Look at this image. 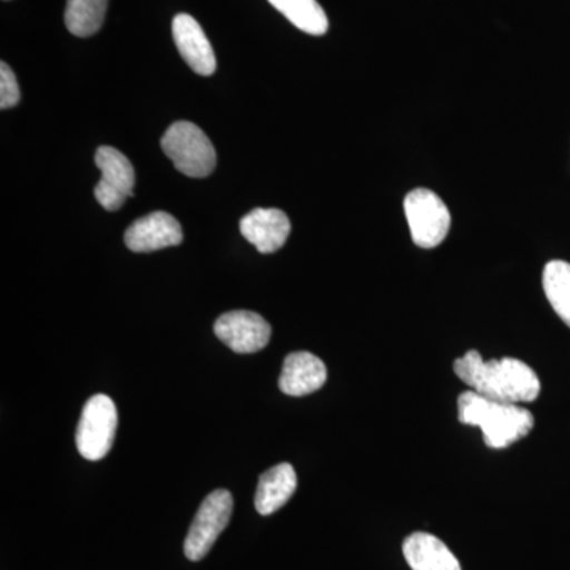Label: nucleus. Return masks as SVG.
I'll return each mask as SVG.
<instances>
[{
    "label": "nucleus",
    "mask_w": 570,
    "mask_h": 570,
    "mask_svg": "<svg viewBox=\"0 0 570 570\" xmlns=\"http://www.w3.org/2000/svg\"><path fill=\"white\" fill-rule=\"evenodd\" d=\"M183 228L171 214L156 212L135 220L124 242L130 250L138 254L154 253L165 247L178 246L183 243Z\"/></svg>",
    "instance_id": "1a4fd4ad"
},
{
    "label": "nucleus",
    "mask_w": 570,
    "mask_h": 570,
    "mask_svg": "<svg viewBox=\"0 0 570 570\" xmlns=\"http://www.w3.org/2000/svg\"><path fill=\"white\" fill-rule=\"evenodd\" d=\"M232 512H234V498L230 491L216 490L206 497L184 542V553L190 561L204 560L220 532L227 528Z\"/></svg>",
    "instance_id": "423d86ee"
},
{
    "label": "nucleus",
    "mask_w": 570,
    "mask_h": 570,
    "mask_svg": "<svg viewBox=\"0 0 570 570\" xmlns=\"http://www.w3.org/2000/svg\"><path fill=\"white\" fill-rule=\"evenodd\" d=\"M20 86H18L17 77L13 70L7 66V62L0 63V108H13L20 102Z\"/></svg>",
    "instance_id": "a211bd4d"
},
{
    "label": "nucleus",
    "mask_w": 570,
    "mask_h": 570,
    "mask_svg": "<svg viewBox=\"0 0 570 570\" xmlns=\"http://www.w3.org/2000/svg\"><path fill=\"white\" fill-rule=\"evenodd\" d=\"M404 213L412 242L423 249H433L444 242L452 224L448 206L433 190H412L404 200Z\"/></svg>",
    "instance_id": "20e7f679"
},
{
    "label": "nucleus",
    "mask_w": 570,
    "mask_h": 570,
    "mask_svg": "<svg viewBox=\"0 0 570 570\" xmlns=\"http://www.w3.org/2000/svg\"><path fill=\"white\" fill-rule=\"evenodd\" d=\"M108 0H67L66 26L77 37L99 32L107 14Z\"/></svg>",
    "instance_id": "f3484780"
},
{
    "label": "nucleus",
    "mask_w": 570,
    "mask_h": 570,
    "mask_svg": "<svg viewBox=\"0 0 570 570\" xmlns=\"http://www.w3.org/2000/svg\"><path fill=\"white\" fill-rule=\"evenodd\" d=\"M174 39L179 55L195 73L209 77L216 71V56L212 43L195 18L187 13L176 14Z\"/></svg>",
    "instance_id": "9b49d317"
},
{
    "label": "nucleus",
    "mask_w": 570,
    "mask_h": 570,
    "mask_svg": "<svg viewBox=\"0 0 570 570\" xmlns=\"http://www.w3.org/2000/svg\"><path fill=\"white\" fill-rule=\"evenodd\" d=\"M542 284L554 313L570 326V264L562 261L549 262L543 269Z\"/></svg>",
    "instance_id": "dca6fc26"
},
{
    "label": "nucleus",
    "mask_w": 570,
    "mask_h": 570,
    "mask_svg": "<svg viewBox=\"0 0 570 570\" xmlns=\"http://www.w3.org/2000/svg\"><path fill=\"white\" fill-rule=\"evenodd\" d=\"M160 145L176 170L189 178H206L216 168V149L212 140L193 122L171 124Z\"/></svg>",
    "instance_id": "7ed1b4c3"
},
{
    "label": "nucleus",
    "mask_w": 570,
    "mask_h": 570,
    "mask_svg": "<svg viewBox=\"0 0 570 570\" xmlns=\"http://www.w3.org/2000/svg\"><path fill=\"white\" fill-rule=\"evenodd\" d=\"M214 333L236 354H255L268 346L272 326L250 311H232L217 318Z\"/></svg>",
    "instance_id": "6e6552de"
},
{
    "label": "nucleus",
    "mask_w": 570,
    "mask_h": 570,
    "mask_svg": "<svg viewBox=\"0 0 570 570\" xmlns=\"http://www.w3.org/2000/svg\"><path fill=\"white\" fill-rule=\"evenodd\" d=\"M456 376L479 395L502 403H532L540 395V381L531 366L504 356L485 362L478 351H469L453 363Z\"/></svg>",
    "instance_id": "f257e3e1"
},
{
    "label": "nucleus",
    "mask_w": 570,
    "mask_h": 570,
    "mask_svg": "<svg viewBox=\"0 0 570 570\" xmlns=\"http://www.w3.org/2000/svg\"><path fill=\"white\" fill-rule=\"evenodd\" d=\"M459 420L463 425L479 426L490 449H505L527 438L534 426V415L519 404L490 400L479 393H461Z\"/></svg>",
    "instance_id": "f03ea898"
},
{
    "label": "nucleus",
    "mask_w": 570,
    "mask_h": 570,
    "mask_svg": "<svg viewBox=\"0 0 570 570\" xmlns=\"http://www.w3.org/2000/svg\"><path fill=\"white\" fill-rule=\"evenodd\" d=\"M118 428V411L110 396L94 395L86 403L77 428V448L82 459L99 461L108 455Z\"/></svg>",
    "instance_id": "39448f33"
},
{
    "label": "nucleus",
    "mask_w": 570,
    "mask_h": 570,
    "mask_svg": "<svg viewBox=\"0 0 570 570\" xmlns=\"http://www.w3.org/2000/svg\"><path fill=\"white\" fill-rule=\"evenodd\" d=\"M96 164L102 171V178L97 183L94 195L105 209L118 212L127 198L134 195V165L121 151L111 146H100L97 149Z\"/></svg>",
    "instance_id": "0eeeda50"
},
{
    "label": "nucleus",
    "mask_w": 570,
    "mask_h": 570,
    "mask_svg": "<svg viewBox=\"0 0 570 570\" xmlns=\"http://www.w3.org/2000/svg\"><path fill=\"white\" fill-rule=\"evenodd\" d=\"M296 485L298 480L292 464L281 463L269 468L258 479L255 509L261 515H272L294 497Z\"/></svg>",
    "instance_id": "4468645a"
},
{
    "label": "nucleus",
    "mask_w": 570,
    "mask_h": 570,
    "mask_svg": "<svg viewBox=\"0 0 570 570\" xmlns=\"http://www.w3.org/2000/svg\"><path fill=\"white\" fill-rule=\"evenodd\" d=\"M291 228L287 214L275 208L254 209L239 223L242 235L262 254L279 250L287 242Z\"/></svg>",
    "instance_id": "9d476101"
},
{
    "label": "nucleus",
    "mask_w": 570,
    "mask_h": 570,
    "mask_svg": "<svg viewBox=\"0 0 570 570\" xmlns=\"http://www.w3.org/2000/svg\"><path fill=\"white\" fill-rule=\"evenodd\" d=\"M404 558L412 570H461L459 560L442 540L414 532L404 540Z\"/></svg>",
    "instance_id": "ddd939ff"
},
{
    "label": "nucleus",
    "mask_w": 570,
    "mask_h": 570,
    "mask_svg": "<svg viewBox=\"0 0 570 570\" xmlns=\"http://www.w3.org/2000/svg\"><path fill=\"white\" fill-rule=\"evenodd\" d=\"M299 31L311 36H324L328 31V18L317 0H268Z\"/></svg>",
    "instance_id": "2eb2a0df"
},
{
    "label": "nucleus",
    "mask_w": 570,
    "mask_h": 570,
    "mask_svg": "<svg viewBox=\"0 0 570 570\" xmlns=\"http://www.w3.org/2000/svg\"><path fill=\"white\" fill-rule=\"evenodd\" d=\"M326 366L309 352H294L285 356L279 377L281 392L288 396H306L324 387Z\"/></svg>",
    "instance_id": "f8f14e48"
}]
</instances>
